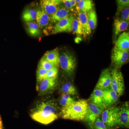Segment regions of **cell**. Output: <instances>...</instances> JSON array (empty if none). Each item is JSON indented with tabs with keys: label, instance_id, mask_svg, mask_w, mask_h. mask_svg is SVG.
Instances as JSON below:
<instances>
[{
	"label": "cell",
	"instance_id": "obj_4",
	"mask_svg": "<svg viewBox=\"0 0 129 129\" xmlns=\"http://www.w3.org/2000/svg\"><path fill=\"white\" fill-rule=\"evenodd\" d=\"M111 83L110 87L120 97L123 94L125 89L123 74L119 69L115 68L111 70Z\"/></svg>",
	"mask_w": 129,
	"mask_h": 129
},
{
	"label": "cell",
	"instance_id": "obj_11",
	"mask_svg": "<svg viewBox=\"0 0 129 129\" xmlns=\"http://www.w3.org/2000/svg\"><path fill=\"white\" fill-rule=\"evenodd\" d=\"M62 2V1L42 0L40 1V5L42 10L51 16L60 8L59 6Z\"/></svg>",
	"mask_w": 129,
	"mask_h": 129
},
{
	"label": "cell",
	"instance_id": "obj_13",
	"mask_svg": "<svg viewBox=\"0 0 129 129\" xmlns=\"http://www.w3.org/2000/svg\"><path fill=\"white\" fill-rule=\"evenodd\" d=\"M56 85V80L45 78L40 82L38 90L41 95L45 94L53 91Z\"/></svg>",
	"mask_w": 129,
	"mask_h": 129
},
{
	"label": "cell",
	"instance_id": "obj_6",
	"mask_svg": "<svg viewBox=\"0 0 129 129\" xmlns=\"http://www.w3.org/2000/svg\"><path fill=\"white\" fill-rule=\"evenodd\" d=\"M30 116L34 120L46 125L57 119L58 114L48 111H33Z\"/></svg>",
	"mask_w": 129,
	"mask_h": 129
},
{
	"label": "cell",
	"instance_id": "obj_3",
	"mask_svg": "<svg viewBox=\"0 0 129 129\" xmlns=\"http://www.w3.org/2000/svg\"><path fill=\"white\" fill-rule=\"evenodd\" d=\"M59 66L67 76H72L76 68V57L69 52H63L60 56Z\"/></svg>",
	"mask_w": 129,
	"mask_h": 129
},
{
	"label": "cell",
	"instance_id": "obj_36",
	"mask_svg": "<svg viewBox=\"0 0 129 129\" xmlns=\"http://www.w3.org/2000/svg\"><path fill=\"white\" fill-rule=\"evenodd\" d=\"M70 2H71V4H72V6L74 8L76 7V5H77V3L75 0H70Z\"/></svg>",
	"mask_w": 129,
	"mask_h": 129
},
{
	"label": "cell",
	"instance_id": "obj_30",
	"mask_svg": "<svg viewBox=\"0 0 129 129\" xmlns=\"http://www.w3.org/2000/svg\"><path fill=\"white\" fill-rule=\"evenodd\" d=\"M47 72L48 71L44 69L38 67L37 71V80L38 83H40L46 78Z\"/></svg>",
	"mask_w": 129,
	"mask_h": 129
},
{
	"label": "cell",
	"instance_id": "obj_18",
	"mask_svg": "<svg viewBox=\"0 0 129 129\" xmlns=\"http://www.w3.org/2000/svg\"><path fill=\"white\" fill-rule=\"evenodd\" d=\"M77 18L81 25L85 36L90 34L91 33V30L88 23V13L79 12L78 13V17Z\"/></svg>",
	"mask_w": 129,
	"mask_h": 129
},
{
	"label": "cell",
	"instance_id": "obj_5",
	"mask_svg": "<svg viewBox=\"0 0 129 129\" xmlns=\"http://www.w3.org/2000/svg\"><path fill=\"white\" fill-rule=\"evenodd\" d=\"M103 111V109L92 103L89 102L87 112L83 121L89 128L90 129L92 127L95 120L99 117Z\"/></svg>",
	"mask_w": 129,
	"mask_h": 129
},
{
	"label": "cell",
	"instance_id": "obj_32",
	"mask_svg": "<svg viewBox=\"0 0 129 129\" xmlns=\"http://www.w3.org/2000/svg\"><path fill=\"white\" fill-rule=\"evenodd\" d=\"M90 129H109L102 121L100 117L98 118Z\"/></svg>",
	"mask_w": 129,
	"mask_h": 129
},
{
	"label": "cell",
	"instance_id": "obj_31",
	"mask_svg": "<svg viewBox=\"0 0 129 129\" xmlns=\"http://www.w3.org/2000/svg\"><path fill=\"white\" fill-rule=\"evenodd\" d=\"M58 71V67L55 66L51 69L48 71L46 78L56 80L57 77Z\"/></svg>",
	"mask_w": 129,
	"mask_h": 129
},
{
	"label": "cell",
	"instance_id": "obj_16",
	"mask_svg": "<svg viewBox=\"0 0 129 129\" xmlns=\"http://www.w3.org/2000/svg\"><path fill=\"white\" fill-rule=\"evenodd\" d=\"M114 47L120 50L129 51V32H124L119 35Z\"/></svg>",
	"mask_w": 129,
	"mask_h": 129
},
{
	"label": "cell",
	"instance_id": "obj_15",
	"mask_svg": "<svg viewBox=\"0 0 129 129\" xmlns=\"http://www.w3.org/2000/svg\"><path fill=\"white\" fill-rule=\"evenodd\" d=\"M103 90L95 88L90 96L89 102L105 110L106 108L103 101Z\"/></svg>",
	"mask_w": 129,
	"mask_h": 129
},
{
	"label": "cell",
	"instance_id": "obj_12",
	"mask_svg": "<svg viewBox=\"0 0 129 129\" xmlns=\"http://www.w3.org/2000/svg\"><path fill=\"white\" fill-rule=\"evenodd\" d=\"M103 97L104 105L106 108L115 104L119 97L118 94L110 87L103 90Z\"/></svg>",
	"mask_w": 129,
	"mask_h": 129
},
{
	"label": "cell",
	"instance_id": "obj_27",
	"mask_svg": "<svg viewBox=\"0 0 129 129\" xmlns=\"http://www.w3.org/2000/svg\"><path fill=\"white\" fill-rule=\"evenodd\" d=\"M72 32L74 34L78 36L82 35L85 36L78 18L75 17L72 24Z\"/></svg>",
	"mask_w": 129,
	"mask_h": 129
},
{
	"label": "cell",
	"instance_id": "obj_14",
	"mask_svg": "<svg viewBox=\"0 0 129 129\" xmlns=\"http://www.w3.org/2000/svg\"><path fill=\"white\" fill-rule=\"evenodd\" d=\"M48 111L58 114V107L56 103L53 101L42 102L36 105L33 111Z\"/></svg>",
	"mask_w": 129,
	"mask_h": 129
},
{
	"label": "cell",
	"instance_id": "obj_8",
	"mask_svg": "<svg viewBox=\"0 0 129 129\" xmlns=\"http://www.w3.org/2000/svg\"><path fill=\"white\" fill-rule=\"evenodd\" d=\"M75 17L71 14L69 17L57 22L52 29L53 34L72 32V24Z\"/></svg>",
	"mask_w": 129,
	"mask_h": 129
},
{
	"label": "cell",
	"instance_id": "obj_33",
	"mask_svg": "<svg viewBox=\"0 0 129 129\" xmlns=\"http://www.w3.org/2000/svg\"><path fill=\"white\" fill-rule=\"evenodd\" d=\"M124 21L129 22V8L127 7L123 9L121 13V17L120 18Z\"/></svg>",
	"mask_w": 129,
	"mask_h": 129
},
{
	"label": "cell",
	"instance_id": "obj_29",
	"mask_svg": "<svg viewBox=\"0 0 129 129\" xmlns=\"http://www.w3.org/2000/svg\"><path fill=\"white\" fill-rule=\"evenodd\" d=\"M117 5L118 8L117 10V14L118 15L123 9L127 7H128L129 5V0H118L116 1Z\"/></svg>",
	"mask_w": 129,
	"mask_h": 129
},
{
	"label": "cell",
	"instance_id": "obj_10",
	"mask_svg": "<svg viewBox=\"0 0 129 129\" xmlns=\"http://www.w3.org/2000/svg\"><path fill=\"white\" fill-rule=\"evenodd\" d=\"M111 83V70L108 68L105 69L102 71L95 88L105 89L110 87Z\"/></svg>",
	"mask_w": 129,
	"mask_h": 129
},
{
	"label": "cell",
	"instance_id": "obj_23",
	"mask_svg": "<svg viewBox=\"0 0 129 129\" xmlns=\"http://www.w3.org/2000/svg\"><path fill=\"white\" fill-rule=\"evenodd\" d=\"M37 12L33 9H26L22 14V18L25 22L27 23L33 22L36 19Z\"/></svg>",
	"mask_w": 129,
	"mask_h": 129
},
{
	"label": "cell",
	"instance_id": "obj_1",
	"mask_svg": "<svg viewBox=\"0 0 129 129\" xmlns=\"http://www.w3.org/2000/svg\"><path fill=\"white\" fill-rule=\"evenodd\" d=\"M88 104V100L85 99L75 101L68 106L62 107L60 111V115L64 119L83 120L87 112Z\"/></svg>",
	"mask_w": 129,
	"mask_h": 129
},
{
	"label": "cell",
	"instance_id": "obj_37",
	"mask_svg": "<svg viewBox=\"0 0 129 129\" xmlns=\"http://www.w3.org/2000/svg\"><path fill=\"white\" fill-rule=\"evenodd\" d=\"M3 129V127L2 119L1 117L0 116V129Z\"/></svg>",
	"mask_w": 129,
	"mask_h": 129
},
{
	"label": "cell",
	"instance_id": "obj_25",
	"mask_svg": "<svg viewBox=\"0 0 129 129\" xmlns=\"http://www.w3.org/2000/svg\"><path fill=\"white\" fill-rule=\"evenodd\" d=\"M39 27L35 22H31L27 23V31L31 36L36 37L40 34Z\"/></svg>",
	"mask_w": 129,
	"mask_h": 129
},
{
	"label": "cell",
	"instance_id": "obj_17",
	"mask_svg": "<svg viewBox=\"0 0 129 129\" xmlns=\"http://www.w3.org/2000/svg\"><path fill=\"white\" fill-rule=\"evenodd\" d=\"M60 54L58 48H56L51 51H47L43 57L48 61L58 67L59 66Z\"/></svg>",
	"mask_w": 129,
	"mask_h": 129
},
{
	"label": "cell",
	"instance_id": "obj_24",
	"mask_svg": "<svg viewBox=\"0 0 129 129\" xmlns=\"http://www.w3.org/2000/svg\"><path fill=\"white\" fill-rule=\"evenodd\" d=\"M88 23L91 30H94L97 24V16L94 9H91L88 13Z\"/></svg>",
	"mask_w": 129,
	"mask_h": 129
},
{
	"label": "cell",
	"instance_id": "obj_19",
	"mask_svg": "<svg viewBox=\"0 0 129 129\" xmlns=\"http://www.w3.org/2000/svg\"><path fill=\"white\" fill-rule=\"evenodd\" d=\"M70 11L66 8H61L58 9L50 17V21L52 23L57 22L70 16Z\"/></svg>",
	"mask_w": 129,
	"mask_h": 129
},
{
	"label": "cell",
	"instance_id": "obj_28",
	"mask_svg": "<svg viewBox=\"0 0 129 129\" xmlns=\"http://www.w3.org/2000/svg\"><path fill=\"white\" fill-rule=\"evenodd\" d=\"M55 66L53 64L45 59L43 57L40 60L38 67L48 71Z\"/></svg>",
	"mask_w": 129,
	"mask_h": 129
},
{
	"label": "cell",
	"instance_id": "obj_21",
	"mask_svg": "<svg viewBox=\"0 0 129 129\" xmlns=\"http://www.w3.org/2000/svg\"><path fill=\"white\" fill-rule=\"evenodd\" d=\"M36 20L40 28H44L48 25L50 21V17L43 10L40 9L37 12Z\"/></svg>",
	"mask_w": 129,
	"mask_h": 129
},
{
	"label": "cell",
	"instance_id": "obj_9",
	"mask_svg": "<svg viewBox=\"0 0 129 129\" xmlns=\"http://www.w3.org/2000/svg\"><path fill=\"white\" fill-rule=\"evenodd\" d=\"M119 126L123 128H129V106L128 102L124 103L119 108Z\"/></svg>",
	"mask_w": 129,
	"mask_h": 129
},
{
	"label": "cell",
	"instance_id": "obj_34",
	"mask_svg": "<svg viewBox=\"0 0 129 129\" xmlns=\"http://www.w3.org/2000/svg\"><path fill=\"white\" fill-rule=\"evenodd\" d=\"M74 101L63 99V98H61L59 100V103L61 106H62V107H64L69 105L70 104H72Z\"/></svg>",
	"mask_w": 129,
	"mask_h": 129
},
{
	"label": "cell",
	"instance_id": "obj_26",
	"mask_svg": "<svg viewBox=\"0 0 129 129\" xmlns=\"http://www.w3.org/2000/svg\"><path fill=\"white\" fill-rule=\"evenodd\" d=\"M61 91L62 93L68 94L71 95L77 94L76 88L73 84L69 82H67L63 85Z\"/></svg>",
	"mask_w": 129,
	"mask_h": 129
},
{
	"label": "cell",
	"instance_id": "obj_22",
	"mask_svg": "<svg viewBox=\"0 0 129 129\" xmlns=\"http://www.w3.org/2000/svg\"><path fill=\"white\" fill-rule=\"evenodd\" d=\"M93 2L90 0H81L77 4L76 10L78 13L79 12L88 13L93 8Z\"/></svg>",
	"mask_w": 129,
	"mask_h": 129
},
{
	"label": "cell",
	"instance_id": "obj_2",
	"mask_svg": "<svg viewBox=\"0 0 129 129\" xmlns=\"http://www.w3.org/2000/svg\"><path fill=\"white\" fill-rule=\"evenodd\" d=\"M119 108L112 106L106 108L102 113L101 120L109 129L119 127Z\"/></svg>",
	"mask_w": 129,
	"mask_h": 129
},
{
	"label": "cell",
	"instance_id": "obj_35",
	"mask_svg": "<svg viewBox=\"0 0 129 129\" xmlns=\"http://www.w3.org/2000/svg\"><path fill=\"white\" fill-rule=\"evenodd\" d=\"M62 1L63 3L66 8L69 9L70 11H72V12L74 11V8L72 6V4L70 2V0H64V1Z\"/></svg>",
	"mask_w": 129,
	"mask_h": 129
},
{
	"label": "cell",
	"instance_id": "obj_20",
	"mask_svg": "<svg viewBox=\"0 0 129 129\" xmlns=\"http://www.w3.org/2000/svg\"><path fill=\"white\" fill-rule=\"evenodd\" d=\"M129 25V22L124 21L120 18L115 19L114 23V33L115 37L119 35L122 32L127 30Z\"/></svg>",
	"mask_w": 129,
	"mask_h": 129
},
{
	"label": "cell",
	"instance_id": "obj_7",
	"mask_svg": "<svg viewBox=\"0 0 129 129\" xmlns=\"http://www.w3.org/2000/svg\"><path fill=\"white\" fill-rule=\"evenodd\" d=\"M129 56V51H122L114 47L111 54V60L115 68L119 69L125 64L128 60Z\"/></svg>",
	"mask_w": 129,
	"mask_h": 129
}]
</instances>
